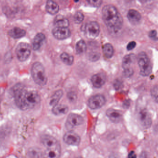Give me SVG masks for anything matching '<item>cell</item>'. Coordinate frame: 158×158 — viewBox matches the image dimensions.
<instances>
[{
	"instance_id": "cell-1",
	"label": "cell",
	"mask_w": 158,
	"mask_h": 158,
	"mask_svg": "<svg viewBox=\"0 0 158 158\" xmlns=\"http://www.w3.org/2000/svg\"><path fill=\"white\" fill-rule=\"evenodd\" d=\"M12 91L15 105L21 110L33 109L40 101V96L37 92L28 91L21 83L15 85Z\"/></svg>"
},
{
	"instance_id": "cell-2",
	"label": "cell",
	"mask_w": 158,
	"mask_h": 158,
	"mask_svg": "<svg viewBox=\"0 0 158 158\" xmlns=\"http://www.w3.org/2000/svg\"><path fill=\"white\" fill-rule=\"evenodd\" d=\"M102 18L105 24L110 29L117 32L121 29L123 19L117 8L112 5H107L104 6L102 11Z\"/></svg>"
},
{
	"instance_id": "cell-3",
	"label": "cell",
	"mask_w": 158,
	"mask_h": 158,
	"mask_svg": "<svg viewBox=\"0 0 158 158\" xmlns=\"http://www.w3.org/2000/svg\"><path fill=\"white\" fill-rule=\"evenodd\" d=\"M31 73L35 83L40 86H44L46 84L47 77L42 64L40 62L34 63L31 67Z\"/></svg>"
},
{
	"instance_id": "cell-4",
	"label": "cell",
	"mask_w": 158,
	"mask_h": 158,
	"mask_svg": "<svg viewBox=\"0 0 158 158\" xmlns=\"http://www.w3.org/2000/svg\"><path fill=\"white\" fill-rule=\"evenodd\" d=\"M137 61L140 68V74L146 77L152 72V66L150 59L145 52H141L137 57Z\"/></svg>"
},
{
	"instance_id": "cell-5",
	"label": "cell",
	"mask_w": 158,
	"mask_h": 158,
	"mask_svg": "<svg viewBox=\"0 0 158 158\" xmlns=\"http://www.w3.org/2000/svg\"><path fill=\"white\" fill-rule=\"evenodd\" d=\"M31 53V47L29 44L21 42L18 45L16 48V54L18 59L24 62L29 57Z\"/></svg>"
},
{
	"instance_id": "cell-6",
	"label": "cell",
	"mask_w": 158,
	"mask_h": 158,
	"mask_svg": "<svg viewBox=\"0 0 158 158\" xmlns=\"http://www.w3.org/2000/svg\"><path fill=\"white\" fill-rule=\"evenodd\" d=\"M138 121L141 126L144 129H148L151 127L152 119L151 114L147 109L140 110L138 115Z\"/></svg>"
},
{
	"instance_id": "cell-7",
	"label": "cell",
	"mask_w": 158,
	"mask_h": 158,
	"mask_svg": "<svg viewBox=\"0 0 158 158\" xmlns=\"http://www.w3.org/2000/svg\"><path fill=\"white\" fill-rule=\"evenodd\" d=\"M100 32V28L98 23L91 21L86 24L85 28V33L86 37L90 39L96 38Z\"/></svg>"
},
{
	"instance_id": "cell-8",
	"label": "cell",
	"mask_w": 158,
	"mask_h": 158,
	"mask_svg": "<svg viewBox=\"0 0 158 158\" xmlns=\"http://www.w3.org/2000/svg\"><path fill=\"white\" fill-rule=\"evenodd\" d=\"M106 98L101 95L92 96L88 101V107L92 109L101 108L106 104Z\"/></svg>"
},
{
	"instance_id": "cell-9",
	"label": "cell",
	"mask_w": 158,
	"mask_h": 158,
	"mask_svg": "<svg viewBox=\"0 0 158 158\" xmlns=\"http://www.w3.org/2000/svg\"><path fill=\"white\" fill-rule=\"evenodd\" d=\"M64 141L69 145L78 146L81 142V138L76 133L68 131L64 135Z\"/></svg>"
},
{
	"instance_id": "cell-10",
	"label": "cell",
	"mask_w": 158,
	"mask_h": 158,
	"mask_svg": "<svg viewBox=\"0 0 158 158\" xmlns=\"http://www.w3.org/2000/svg\"><path fill=\"white\" fill-rule=\"evenodd\" d=\"M84 119L81 116L76 114L69 115L66 121V126L69 128H73L82 124Z\"/></svg>"
},
{
	"instance_id": "cell-11",
	"label": "cell",
	"mask_w": 158,
	"mask_h": 158,
	"mask_svg": "<svg viewBox=\"0 0 158 158\" xmlns=\"http://www.w3.org/2000/svg\"><path fill=\"white\" fill-rule=\"evenodd\" d=\"M52 33L55 38L58 40H64L70 37L71 32L69 29L65 28L56 27L53 29Z\"/></svg>"
},
{
	"instance_id": "cell-12",
	"label": "cell",
	"mask_w": 158,
	"mask_h": 158,
	"mask_svg": "<svg viewBox=\"0 0 158 158\" xmlns=\"http://www.w3.org/2000/svg\"><path fill=\"white\" fill-rule=\"evenodd\" d=\"M41 142L47 149L54 148L60 145L57 140L51 135H43L41 137Z\"/></svg>"
},
{
	"instance_id": "cell-13",
	"label": "cell",
	"mask_w": 158,
	"mask_h": 158,
	"mask_svg": "<svg viewBox=\"0 0 158 158\" xmlns=\"http://www.w3.org/2000/svg\"><path fill=\"white\" fill-rule=\"evenodd\" d=\"M106 114L110 120L114 123L119 122L123 118L122 114L119 111L112 109H108Z\"/></svg>"
},
{
	"instance_id": "cell-14",
	"label": "cell",
	"mask_w": 158,
	"mask_h": 158,
	"mask_svg": "<svg viewBox=\"0 0 158 158\" xmlns=\"http://www.w3.org/2000/svg\"><path fill=\"white\" fill-rule=\"evenodd\" d=\"M91 81L94 87L97 88H100L106 83V75L102 73L95 74L92 77Z\"/></svg>"
},
{
	"instance_id": "cell-15",
	"label": "cell",
	"mask_w": 158,
	"mask_h": 158,
	"mask_svg": "<svg viewBox=\"0 0 158 158\" xmlns=\"http://www.w3.org/2000/svg\"><path fill=\"white\" fill-rule=\"evenodd\" d=\"M61 156V147L58 146L54 148L47 149L43 154L44 158H60Z\"/></svg>"
},
{
	"instance_id": "cell-16",
	"label": "cell",
	"mask_w": 158,
	"mask_h": 158,
	"mask_svg": "<svg viewBox=\"0 0 158 158\" xmlns=\"http://www.w3.org/2000/svg\"><path fill=\"white\" fill-rule=\"evenodd\" d=\"M127 17L131 23L133 25H137L142 19L140 13L135 9H130L127 14Z\"/></svg>"
},
{
	"instance_id": "cell-17",
	"label": "cell",
	"mask_w": 158,
	"mask_h": 158,
	"mask_svg": "<svg viewBox=\"0 0 158 158\" xmlns=\"http://www.w3.org/2000/svg\"><path fill=\"white\" fill-rule=\"evenodd\" d=\"M45 39V36L43 33H38L34 37L32 42V46L33 50H39L42 45Z\"/></svg>"
},
{
	"instance_id": "cell-18",
	"label": "cell",
	"mask_w": 158,
	"mask_h": 158,
	"mask_svg": "<svg viewBox=\"0 0 158 158\" xmlns=\"http://www.w3.org/2000/svg\"><path fill=\"white\" fill-rule=\"evenodd\" d=\"M8 34L10 37L14 39H19L26 35V32L23 29L15 27L8 31Z\"/></svg>"
},
{
	"instance_id": "cell-19",
	"label": "cell",
	"mask_w": 158,
	"mask_h": 158,
	"mask_svg": "<svg viewBox=\"0 0 158 158\" xmlns=\"http://www.w3.org/2000/svg\"><path fill=\"white\" fill-rule=\"evenodd\" d=\"M135 56L134 54L125 56L123 59L122 66L124 70L131 68V66L135 61Z\"/></svg>"
},
{
	"instance_id": "cell-20",
	"label": "cell",
	"mask_w": 158,
	"mask_h": 158,
	"mask_svg": "<svg viewBox=\"0 0 158 158\" xmlns=\"http://www.w3.org/2000/svg\"><path fill=\"white\" fill-rule=\"evenodd\" d=\"M69 111V108L67 106L64 105H57L53 107L52 112L56 116L65 115Z\"/></svg>"
},
{
	"instance_id": "cell-21",
	"label": "cell",
	"mask_w": 158,
	"mask_h": 158,
	"mask_svg": "<svg viewBox=\"0 0 158 158\" xmlns=\"http://www.w3.org/2000/svg\"><path fill=\"white\" fill-rule=\"evenodd\" d=\"M59 9V6L56 2L51 0L47 1L46 5V10L49 14L55 15L58 12Z\"/></svg>"
},
{
	"instance_id": "cell-22",
	"label": "cell",
	"mask_w": 158,
	"mask_h": 158,
	"mask_svg": "<svg viewBox=\"0 0 158 158\" xmlns=\"http://www.w3.org/2000/svg\"><path fill=\"white\" fill-rule=\"evenodd\" d=\"M54 22L55 26L58 28H68L69 26V21L68 19L60 15L56 17Z\"/></svg>"
},
{
	"instance_id": "cell-23",
	"label": "cell",
	"mask_w": 158,
	"mask_h": 158,
	"mask_svg": "<svg viewBox=\"0 0 158 158\" xmlns=\"http://www.w3.org/2000/svg\"><path fill=\"white\" fill-rule=\"evenodd\" d=\"M28 156L29 158H41L43 157V154L40 148L32 147L29 149Z\"/></svg>"
},
{
	"instance_id": "cell-24",
	"label": "cell",
	"mask_w": 158,
	"mask_h": 158,
	"mask_svg": "<svg viewBox=\"0 0 158 158\" xmlns=\"http://www.w3.org/2000/svg\"><path fill=\"white\" fill-rule=\"evenodd\" d=\"M63 95V92L62 90H58L56 91L54 94L52 96L50 100V105L54 107L58 105L59 100L62 98Z\"/></svg>"
},
{
	"instance_id": "cell-25",
	"label": "cell",
	"mask_w": 158,
	"mask_h": 158,
	"mask_svg": "<svg viewBox=\"0 0 158 158\" xmlns=\"http://www.w3.org/2000/svg\"><path fill=\"white\" fill-rule=\"evenodd\" d=\"M103 52L104 55L107 58H110L114 54V49L113 46L110 44H106L103 46Z\"/></svg>"
},
{
	"instance_id": "cell-26",
	"label": "cell",
	"mask_w": 158,
	"mask_h": 158,
	"mask_svg": "<svg viewBox=\"0 0 158 158\" xmlns=\"http://www.w3.org/2000/svg\"><path fill=\"white\" fill-rule=\"evenodd\" d=\"M61 60L64 64L70 66L72 65L74 62V57L73 56L70 55L66 53H64L60 56Z\"/></svg>"
},
{
	"instance_id": "cell-27",
	"label": "cell",
	"mask_w": 158,
	"mask_h": 158,
	"mask_svg": "<svg viewBox=\"0 0 158 158\" xmlns=\"http://www.w3.org/2000/svg\"><path fill=\"white\" fill-rule=\"evenodd\" d=\"M76 52L77 54L84 53L86 50V45L83 40H81L76 45Z\"/></svg>"
},
{
	"instance_id": "cell-28",
	"label": "cell",
	"mask_w": 158,
	"mask_h": 158,
	"mask_svg": "<svg viewBox=\"0 0 158 158\" xmlns=\"http://www.w3.org/2000/svg\"><path fill=\"white\" fill-rule=\"evenodd\" d=\"M151 95L155 102L158 103V86H154L151 90Z\"/></svg>"
},
{
	"instance_id": "cell-29",
	"label": "cell",
	"mask_w": 158,
	"mask_h": 158,
	"mask_svg": "<svg viewBox=\"0 0 158 158\" xmlns=\"http://www.w3.org/2000/svg\"><path fill=\"white\" fill-rule=\"evenodd\" d=\"M74 20L77 23L81 22L84 19V15L82 13L80 12H77L74 15Z\"/></svg>"
},
{
	"instance_id": "cell-30",
	"label": "cell",
	"mask_w": 158,
	"mask_h": 158,
	"mask_svg": "<svg viewBox=\"0 0 158 158\" xmlns=\"http://www.w3.org/2000/svg\"><path fill=\"white\" fill-rule=\"evenodd\" d=\"M134 71L132 68L127 69L124 70L123 71V75L125 77H130L133 74Z\"/></svg>"
},
{
	"instance_id": "cell-31",
	"label": "cell",
	"mask_w": 158,
	"mask_h": 158,
	"mask_svg": "<svg viewBox=\"0 0 158 158\" xmlns=\"http://www.w3.org/2000/svg\"><path fill=\"white\" fill-rule=\"evenodd\" d=\"M89 3L91 5L95 7H98L101 5L102 3V1H93V0H90V1H88Z\"/></svg>"
},
{
	"instance_id": "cell-32",
	"label": "cell",
	"mask_w": 158,
	"mask_h": 158,
	"mask_svg": "<svg viewBox=\"0 0 158 158\" xmlns=\"http://www.w3.org/2000/svg\"><path fill=\"white\" fill-rule=\"evenodd\" d=\"M136 45V44L135 42H130L128 44V45H127V50H129V51H131V50H133V49H134V48L135 47Z\"/></svg>"
},
{
	"instance_id": "cell-33",
	"label": "cell",
	"mask_w": 158,
	"mask_h": 158,
	"mask_svg": "<svg viewBox=\"0 0 158 158\" xmlns=\"http://www.w3.org/2000/svg\"><path fill=\"white\" fill-rule=\"evenodd\" d=\"M5 132L3 130L0 131V145L2 143V142L3 141L4 139L5 138L6 135Z\"/></svg>"
},
{
	"instance_id": "cell-34",
	"label": "cell",
	"mask_w": 158,
	"mask_h": 158,
	"mask_svg": "<svg viewBox=\"0 0 158 158\" xmlns=\"http://www.w3.org/2000/svg\"><path fill=\"white\" fill-rule=\"evenodd\" d=\"M68 97L71 101H75L76 99V95L73 93H69L68 94Z\"/></svg>"
},
{
	"instance_id": "cell-35",
	"label": "cell",
	"mask_w": 158,
	"mask_h": 158,
	"mask_svg": "<svg viewBox=\"0 0 158 158\" xmlns=\"http://www.w3.org/2000/svg\"><path fill=\"white\" fill-rule=\"evenodd\" d=\"M157 34V32L155 30H151L149 32V36L150 38H155Z\"/></svg>"
},
{
	"instance_id": "cell-36",
	"label": "cell",
	"mask_w": 158,
	"mask_h": 158,
	"mask_svg": "<svg viewBox=\"0 0 158 158\" xmlns=\"http://www.w3.org/2000/svg\"><path fill=\"white\" fill-rule=\"evenodd\" d=\"M137 156H136V154L134 151H132L130 152L128 154V158H136Z\"/></svg>"
},
{
	"instance_id": "cell-37",
	"label": "cell",
	"mask_w": 158,
	"mask_h": 158,
	"mask_svg": "<svg viewBox=\"0 0 158 158\" xmlns=\"http://www.w3.org/2000/svg\"><path fill=\"white\" fill-rule=\"evenodd\" d=\"M140 158H147V154H145V152H143V153H142V155H141V157H140Z\"/></svg>"
},
{
	"instance_id": "cell-38",
	"label": "cell",
	"mask_w": 158,
	"mask_h": 158,
	"mask_svg": "<svg viewBox=\"0 0 158 158\" xmlns=\"http://www.w3.org/2000/svg\"><path fill=\"white\" fill-rule=\"evenodd\" d=\"M80 158H80H79H79Z\"/></svg>"
}]
</instances>
